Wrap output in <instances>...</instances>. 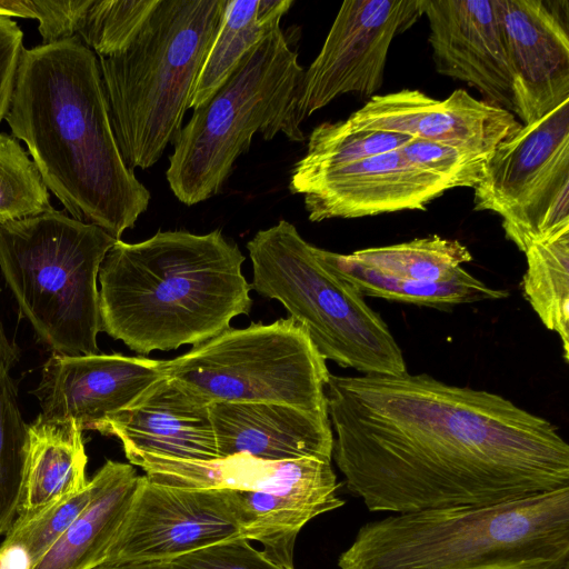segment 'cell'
I'll use <instances>...</instances> for the list:
<instances>
[{
	"instance_id": "23",
	"label": "cell",
	"mask_w": 569,
	"mask_h": 569,
	"mask_svg": "<svg viewBox=\"0 0 569 569\" xmlns=\"http://www.w3.org/2000/svg\"><path fill=\"white\" fill-rule=\"evenodd\" d=\"M337 481L290 487L278 491H236L241 538L262 545L261 553L286 568L293 567L297 537L311 519L340 508Z\"/></svg>"
},
{
	"instance_id": "16",
	"label": "cell",
	"mask_w": 569,
	"mask_h": 569,
	"mask_svg": "<svg viewBox=\"0 0 569 569\" xmlns=\"http://www.w3.org/2000/svg\"><path fill=\"white\" fill-rule=\"evenodd\" d=\"M347 121L355 128L401 133L483 156L522 127L511 112L463 89L443 100L417 89L376 94Z\"/></svg>"
},
{
	"instance_id": "36",
	"label": "cell",
	"mask_w": 569,
	"mask_h": 569,
	"mask_svg": "<svg viewBox=\"0 0 569 569\" xmlns=\"http://www.w3.org/2000/svg\"><path fill=\"white\" fill-rule=\"evenodd\" d=\"M98 569H174V568L172 566H170L168 562L160 561V562L99 567Z\"/></svg>"
},
{
	"instance_id": "1",
	"label": "cell",
	"mask_w": 569,
	"mask_h": 569,
	"mask_svg": "<svg viewBox=\"0 0 569 569\" xmlns=\"http://www.w3.org/2000/svg\"><path fill=\"white\" fill-rule=\"evenodd\" d=\"M332 458L370 511L483 506L569 487L549 420L427 373L329 376Z\"/></svg>"
},
{
	"instance_id": "21",
	"label": "cell",
	"mask_w": 569,
	"mask_h": 569,
	"mask_svg": "<svg viewBox=\"0 0 569 569\" xmlns=\"http://www.w3.org/2000/svg\"><path fill=\"white\" fill-rule=\"evenodd\" d=\"M128 460L140 467L152 481L189 489L278 491L337 481L331 461L312 458L266 461L248 455H234L194 461L142 453Z\"/></svg>"
},
{
	"instance_id": "12",
	"label": "cell",
	"mask_w": 569,
	"mask_h": 569,
	"mask_svg": "<svg viewBox=\"0 0 569 569\" xmlns=\"http://www.w3.org/2000/svg\"><path fill=\"white\" fill-rule=\"evenodd\" d=\"M236 538V491L171 487L139 476L101 567L169 561Z\"/></svg>"
},
{
	"instance_id": "5",
	"label": "cell",
	"mask_w": 569,
	"mask_h": 569,
	"mask_svg": "<svg viewBox=\"0 0 569 569\" xmlns=\"http://www.w3.org/2000/svg\"><path fill=\"white\" fill-rule=\"evenodd\" d=\"M229 0H158L131 43L98 58L113 132L126 163L148 169L182 128Z\"/></svg>"
},
{
	"instance_id": "34",
	"label": "cell",
	"mask_w": 569,
	"mask_h": 569,
	"mask_svg": "<svg viewBox=\"0 0 569 569\" xmlns=\"http://www.w3.org/2000/svg\"><path fill=\"white\" fill-rule=\"evenodd\" d=\"M92 0L29 1L32 18L39 21L42 43L49 44L77 36Z\"/></svg>"
},
{
	"instance_id": "30",
	"label": "cell",
	"mask_w": 569,
	"mask_h": 569,
	"mask_svg": "<svg viewBox=\"0 0 569 569\" xmlns=\"http://www.w3.org/2000/svg\"><path fill=\"white\" fill-rule=\"evenodd\" d=\"M49 190L14 137L0 133V226L50 210Z\"/></svg>"
},
{
	"instance_id": "15",
	"label": "cell",
	"mask_w": 569,
	"mask_h": 569,
	"mask_svg": "<svg viewBox=\"0 0 569 569\" xmlns=\"http://www.w3.org/2000/svg\"><path fill=\"white\" fill-rule=\"evenodd\" d=\"M495 1L512 74L515 116L529 124L569 99V2Z\"/></svg>"
},
{
	"instance_id": "24",
	"label": "cell",
	"mask_w": 569,
	"mask_h": 569,
	"mask_svg": "<svg viewBox=\"0 0 569 569\" xmlns=\"http://www.w3.org/2000/svg\"><path fill=\"white\" fill-rule=\"evenodd\" d=\"M99 491L31 569H98L130 505L139 475L131 463L107 460Z\"/></svg>"
},
{
	"instance_id": "27",
	"label": "cell",
	"mask_w": 569,
	"mask_h": 569,
	"mask_svg": "<svg viewBox=\"0 0 569 569\" xmlns=\"http://www.w3.org/2000/svg\"><path fill=\"white\" fill-rule=\"evenodd\" d=\"M19 358L18 346L8 339L0 323V536L17 518L28 437L11 376Z\"/></svg>"
},
{
	"instance_id": "26",
	"label": "cell",
	"mask_w": 569,
	"mask_h": 569,
	"mask_svg": "<svg viewBox=\"0 0 569 569\" xmlns=\"http://www.w3.org/2000/svg\"><path fill=\"white\" fill-rule=\"evenodd\" d=\"M522 290L545 327L558 333L569 361V229L533 243L525 252Z\"/></svg>"
},
{
	"instance_id": "2",
	"label": "cell",
	"mask_w": 569,
	"mask_h": 569,
	"mask_svg": "<svg viewBox=\"0 0 569 569\" xmlns=\"http://www.w3.org/2000/svg\"><path fill=\"white\" fill-rule=\"evenodd\" d=\"M4 120L72 218L120 240L150 191L120 152L97 56L78 36L21 52Z\"/></svg>"
},
{
	"instance_id": "9",
	"label": "cell",
	"mask_w": 569,
	"mask_h": 569,
	"mask_svg": "<svg viewBox=\"0 0 569 569\" xmlns=\"http://www.w3.org/2000/svg\"><path fill=\"white\" fill-rule=\"evenodd\" d=\"M166 373L209 406L271 402L328 415L326 360L291 317L229 327L166 360Z\"/></svg>"
},
{
	"instance_id": "6",
	"label": "cell",
	"mask_w": 569,
	"mask_h": 569,
	"mask_svg": "<svg viewBox=\"0 0 569 569\" xmlns=\"http://www.w3.org/2000/svg\"><path fill=\"white\" fill-rule=\"evenodd\" d=\"M303 72L280 27L244 54L173 141L166 178L180 202L193 206L220 193L256 133L306 139L295 117Z\"/></svg>"
},
{
	"instance_id": "13",
	"label": "cell",
	"mask_w": 569,
	"mask_h": 569,
	"mask_svg": "<svg viewBox=\"0 0 569 569\" xmlns=\"http://www.w3.org/2000/svg\"><path fill=\"white\" fill-rule=\"evenodd\" d=\"M422 16L423 0L342 2L320 52L303 72L295 107L297 123L342 94L376 96L393 39Z\"/></svg>"
},
{
	"instance_id": "25",
	"label": "cell",
	"mask_w": 569,
	"mask_h": 569,
	"mask_svg": "<svg viewBox=\"0 0 569 569\" xmlns=\"http://www.w3.org/2000/svg\"><path fill=\"white\" fill-rule=\"evenodd\" d=\"M292 0H229L218 33L197 79L190 108L207 102L244 54L276 28Z\"/></svg>"
},
{
	"instance_id": "7",
	"label": "cell",
	"mask_w": 569,
	"mask_h": 569,
	"mask_svg": "<svg viewBox=\"0 0 569 569\" xmlns=\"http://www.w3.org/2000/svg\"><path fill=\"white\" fill-rule=\"evenodd\" d=\"M117 239L51 208L0 226V268L23 316L53 353H98L101 263Z\"/></svg>"
},
{
	"instance_id": "33",
	"label": "cell",
	"mask_w": 569,
	"mask_h": 569,
	"mask_svg": "<svg viewBox=\"0 0 569 569\" xmlns=\"http://www.w3.org/2000/svg\"><path fill=\"white\" fill-rule=\"evenodd\" d=\"M164 562L174 569H295L267 559L243 538L222 541Z\"/></svg>"
},
{
	"instance_id": "3",
	"label": "cell",
	"mask_w": 569,
	"mask_h": 569,
	"mask_svg": "<svg viewBox=\"0 0 569 569\" xmlns=\"http://www.w3.org/2000/svg\"><path fill=\"white\" fill-rule=\"evenodd\" d=\"M244 256L220 229L117 240L99 270L101 331L140 355L199 345L249 315Z\"/></svg>"
},
{
	"instance_id": "20",
	"label": "cell",
	"mask_w": 569,
	"mask_h": 569,
	"mask_svg": "<svg viewBox=\"0 0 569 569\" xmlns=\"http://www.w3.org/2000/svg\"><path fill=\"white\" fill-rule=\"evenodd\" d=\"M220 458L266 461L332 460L329 416L271 402H216L209 408Z\"/></svg>"
},
{
	"instance_id": "28",
	"label": "cell",
	"mask_w": 569,
	"mask_h": 569,
	"mask_svg": "<svg viewBox=\"0 0 569 569\" xmlns=\"http://www.w3.org/2000/svg\"><path fill=\"white\" fill-rule=\"evenodd\" d=\"M412 137L352 127L347 119L323 122L311 131L305 156L293 169L315 170L359 161L400 149Z\"/></svg>"
},
{
	"instance_id": "29",
	"label": "cell",
	"mask_w": 569,
	"mask_h": 569,
	"mask_svg": "<svg viewBox=\"0 0 569 569\" xmlns=\"http://www.w3.org/2000/svg\"><path fill=\"white\" fill-rule=\"evenodd\" d=\"M101 481L99 469L83 489L28 517L16 518L1 545L20 551L32 568L91 502Z\"/></svg>"
},
{
	"instance_id": "31",
	"label": "cell",
	"mask_w": 569,
	"mask_h": 569,
	"mask_svg": "<svg viewBox=\"0 0 569 569\" xmlns=\"http://www.w3.org/2000/svg\"><path fill=\"white\" fill-rule=\"evenodd\" d=\"M158 0H92L77 33L97 58L123 51L134 39Z\"/></svg>"
},
{
	"instance_id": "10",
	"label": "cell",
	"mask_w": 569,
	"mask_h": 569,
	"mask_svg": "<svg viewBox=\"0 0 569 569\" xmlns=\"http://www.w3.org/2000/svg\"><path fill=\"white\" fill-rule=\"evenodd\" d=\"M473 190L522 252L569 229V99L500 143Z\"/></svg>"
},
{
	"instance_id": "11",
	"label": "cell",
	"mask_w": 569,
	"mask_h": 569,
	"mask_svg": "<svg viewBox=\"0 0 569 569\" xmlns=\"http://www.w3.org/2000/svg\"><path fill=\"white\" fill-rule=\"evenodd\" d=\"M317 259L363 297L446 308L508 297L467 272L472 260L458 240L432 234L349 254L315 247Z\"/></svg>"
},
{
	"instance_id": "14",
	"label": "cell",
	"mask_w": 569,
	"mask_h": 569,
	"mask_svg": "<svg viewBox=\"0 0 569 569\" xmlns=\"http://www.w3.org/2000/svg\"><path fill=\"white\" fill-rule=\"evenodd\" d=\"M289 189L303 197L312 222L361 218L427 206L450 190L398 150L315 170L293 169Z\"/></svg>"
},
{
	"instance_id": "17",
	"label": "cell",
	"mask_w": 569,
	"mask_h": 569,
	"mask_svg": "<svg viewBox=\"0 0 569 569\" xmlns=\"http://www.w3.org/2000/svg\"><path fill=\"white\" fill-rule=\"evenodd\" d=\"M166 377V360L121 353H53L32 392L40 402L39 416L43 419H73L82 430H94Z\"/></svg>"
},
{
	"instance_id": "22",
	"label": "cell",
	"mask_w": 569,
	"mask_h": 569,
	"mask_svg": "<svg viewBox=\"0 0 569 569\" xmlns=\"http://www.w3.org/2000/svg\"><path fill=\"white\" fill-rule=\"evenodd\" d=\"M87 462L82 429L73 419L38 416L28 425L17 518L83 489L89 481Z\"/></svg>"
},
{
	"instance_id": "4",
	"label": "cell",
	"mask_w": 569,
	"mask_h": 569,
	"mask_svg": "<svg viewBox=\"0 0 569 569\" xmlns=\"http://www.w3.org/2000/svg\"><path fill=\"white\" fill-rule=\"evenodd\" d=\"M340 569H569V487L365 523Z\"/></svg>"
},
{
	"instance_id": "18",
	"label": "cell",
	"mask_w": 569,
	"mask_h": 569,
	"mask_svg": "<svg viewBox=\"0 0 569 569\" xmlns=\"http://www.w3.org/2000/svg\"><path fill=\"white\" fill-rule=\"evenodd\" d=\"M438 73L515 114L512 74L495 0H423Z\"/></svg>"
},
{
	"instance_id": "19",
	"label": "cell",
	"mask_w": 569,
	"mask_h": 569,
	"mask_svg": "<svg viewBox=\"0 0 569 569\" xmlns=\"http://www.w3.org/2000/svg\"><path fill=\"white\" fill-rule=\"evenodd\" d=\"M209 408L166 377L133 405L106 419L94 430L117 437L127 458L147 453L210 461L220 457Z\"/></svg>"
},
{
	"instance_id": "32",
	"label": "cell",
	"mask_w": 569,
	"mask_h": 569,
	"mask_svg": "<svg viewBox=\"0 0 569 569\" xmlns=\"http://www.w3.org/2000/svg\"><path fill=\"white\" fill-rule=\"evenodd\" d=\"M399 151L410 163L437 177L449 189H473L482 179L490 157L418 138L407 141Z\"/></svg>"
},
{
	"instance_id": "8",
	"label": "cell",
	"mask_w": 569,
	"mask_h": 569,
	"mask_svg": "<svg viewBox=\"0 0 569 569\" xmlns=\"http://www.w3.org/2000/svg\"><path fill=\"white\" fill-rule=\"evenodd\" d=\"M253 289L279 301L322 358L362 375L407 371L400 346L385 320L349 282L325 267L286 220L248 241Z\"/></svg>"
},
{
	"instance_id": "35",
	"label": "cell",
	"mask_w": 569,
	"mask_h": 569,
	"mask_svg": "<svg viewBox=\"0 0 569 569\" xmlns=\"http://www.w3.org/2000/svg\"><path fill=\"white\" fill-rule=\"evenodd\" d=\"M23 32L10 17L0 16V122L4 119L20 60Z\"/></svg>"
}]
</instances>
